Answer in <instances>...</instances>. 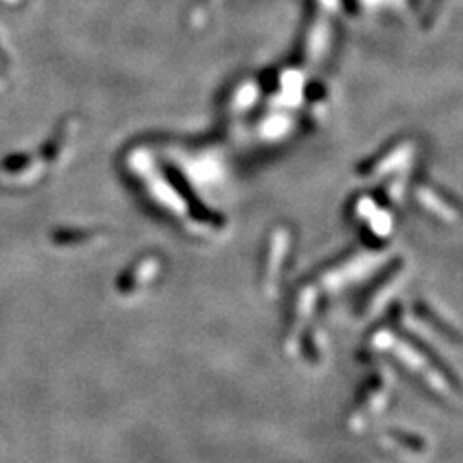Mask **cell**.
I'll list each match as a JSON object with an SVG mask.
<instances>
[{"label": "cell", "mask_w": 463, "mask_h": 463, "mask_svg": "<svg viewBox=\"0 0 463 463\" xmlns=\"http://www.w3.org/2000/svg\"><path fill=\"white\" fill-rule=\"evenodd\" d=\"M27 163H29L27 155H10L3 163H0V166H3L5 172H20Z\"/></svg>", "instance_id": "1"}, {"label": "cell", "mask_w": 463, "mask_h": 463, "mask_svg": "<svg viewBox=\"0 0 463 463\" xmlns=\"http://www.w3.org/2000/svg\"><path fill=\"white\" fill-rule=\"evenodd\" d=\"M0 56H3V58H5V54H3V49H0Z\"/></svg>", "instance_id": "2"}]
</instances>
